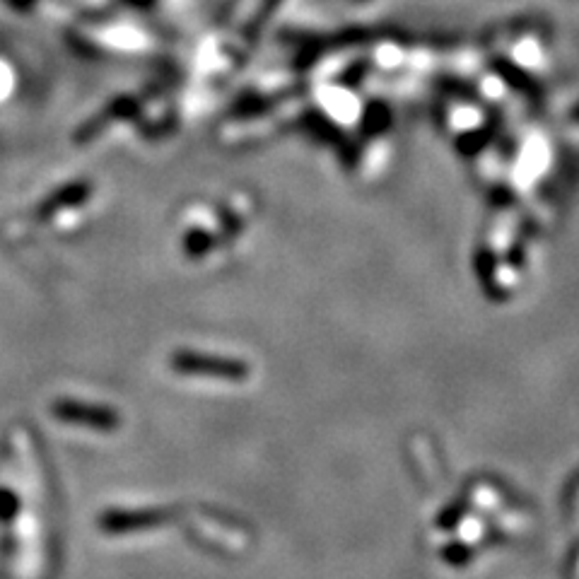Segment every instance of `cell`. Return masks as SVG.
Masks as SVG:
<instances>
[{
  "mask_svg": "<svg viewBox=\"0 0 579 579\" xmlns=\"http://www.w3.org/2000/svg\"><path fill=\"white\" fill-rule=\"evenodd\" d=\"M177 370L181 372H196V374H218V377H239L244 370H239V365L227 360H215V358H201V355H177Z\"/></svg>",
  "mask_w": 579,
  "mask_h": 579,
  "instance_id": "cell-1",
  "label": "cell"
},
{
  "mask_svg": "<svg viewBox=\"0 0 579 579\" xmlns=\"http://www.w3.org/2000/svg\"><path fill=\"white\" fill-rule=\"evenodd\" d=\"M56 413L66 420H85L92 428H109L114 423V413L102 411V408H87L83 403H63Z\"/></svg>",
  "mask_w": 579,
  "mask_h": 579,
  "instance_id": "cell-2",
  "label": "cell"
}]
</instances>
